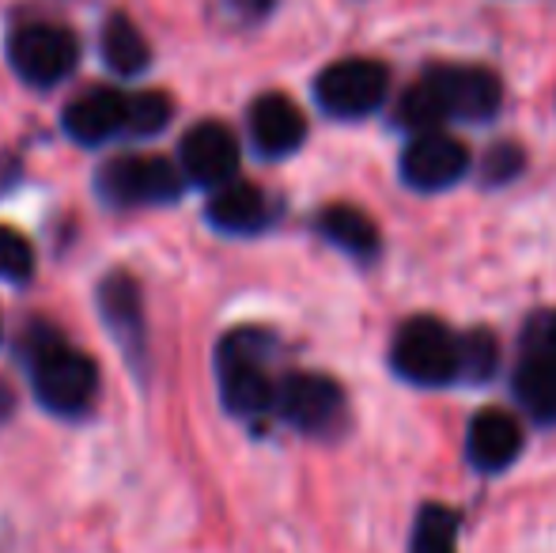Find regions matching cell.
Here are the masks:
<instances>
[{"label":"cell","mask_w":556,"mask_h":553,"mask_svg":"<svg viewBox=\"0 0 556 553\" xmlns=\"http://www.w3.org/2000/svg\"><path fill=\"white\" fill-rule=\"evenodd\" d=\"M420 80L440 103L446 122H492L504 103V84L481 65H432Z\"/></svg>","instance_id":"cell-4"},{"label":"cell","mask_w":556,"mask_h":553,"mask_svg":"<svg viewBox=\"0 0 556 553\" xmlns=\"http://www.w3.org/2000/svg\"><path fill=\"white\" fill-rule=\"evenodd\" d=\"M8 61L27 84L50 88V84H61L76 68L80 46L58 23H27L8 42Z\"/></svg>","instance_id":"cell-7"},{"label":"cell","mask_w":556,"mask_h":553,"mask_svg":"<svg viewBox=\"0 0 556 553\" xmlns=\"http://www.w3.org/2000/svg\"><path fill=\"white\" fill-rule=\"evenodd\" d=\"M175 106L163 91H137V96H125V129L137 137L160 134L170 122Z\"/></svg>","instance_id":"cell-21"},{"label":"cell","mask_w":556,"mask_h":553,"mask_svg":"<svg viewBox=\"0 0 556 553\" xmlns=\"http://www.w3.org/2000/svg\"><path fill=\"white\" fill-rule=\"evenodd\" d=\"M35 269V251L15 228L0 224V280H27Z\"/></svg>","instance_id":"cell-22"},{"label":"cell","mask_w":556,"mask_h":553,"mask_svg":"<svg viewBox=\"0 0 556 553\" xmlns=\"http://www.w3.org/2000/svg\"><path fill=\"white\" fill-rule=\"evenodd\" d=\"M273 410L295 425L300 432L323 436L341 425L344 417V391L330 376L315 372H292L273 387Z\"/></svg>","instance_id":"cell-8"},{"label":"cell","mask_w":556,"mask_h":553,"mask_svg":"<svg viewBox=\"0 0 556 553\" xmlns=\"http://www.w3.org/2000/svg\"><path fill=\"white\" fill-rule=\"evenodd\" d=\"M522 451V428L519 420L504 410H481L469 420L466 432V458L481 474H500L519 458Z\"/></svg>","instance_id":"cell-12"},{"label":"cell","mask_w":556,"mask_h":553,"mask_svg":"<svg viewBox=\"0 0 556 553\" xmlns=\"http://www.w3.org/2000/svg\"><path fill=\"white\" fill-rule=\"evenodd\" d=\"M515 399L530 417L556 425V356L534 353L515 372Z\"/></svg>","instance_id":"cell-15"},{"label":"cell","mask_w":556,"mask_h":553,"mask_svg":"<svg viewBox=\"0 0 556 553\" xmlns=\"http://www.w3.org/2000/svg\"><path fill=\"white\" fill-rule=\"evenodd\" d=\"M186 178L163 155H117L99 171V193L114 205H152V201H175Z\"/></svg>","instance_id":"cell-6"},{"label":"cell","mask_w":556,"mask_h":553,"mask_svg":"<svg viewBox=\"0 0 556 553\" xmlns=\"http://www.w3.org/2000/svg\"><path fill=\"white\" fill-rule=\"evenodd\" d=\"M99 300H103L106 323L122 334V341H137L140 338V292H137V285H132V277L114 274L99 288Z\"/></svg>","instance_id":"cell-18"},{"label":"cell","mask_w":556,"mask_h":553,"mask_svg":"<svg viewBox=\"0 0 556 553\" xmlns=\"http://www.w3.org/2000/svg\"><path fill=\"white\" fill-rule=\"evenodd\" d=\"M178 171L198 186H224L239 171V140L220 122H198L178 144Z\"/></svg>","instance_id":"cell-10"},{"label":"cell","mask_w":556,"mask_h":553,"mask_svg":"<svg viewBox=\"0 0 556 553\" xmlns=\"http://www.w3.org/2000/svg\"><path fill=\"white\" fill-rule=\"evenodd\" d=\"M250 137H254L257 152L280 160V155H292L307 140V118L288 96L269 91V96L254 99V106H250Z\"/></svg>","instance_id":"cell-11"},{"label":"cell","mask_w":556,"mask_h":553,"mask_svg":"<svg viewBox=\"0 0 556 553\" xmlns=\"http://www.w3.org/2000/svg\"><path fill=\"white\" fill-rule=\"evenodd\" d=\"M530 345H534V353L556 356V311L553 315H542L534 326H530Z\"/></svg>","instance_id":"cell-24"},{"label":"cell","mask_w":556,"mask_h":553,"mask_svg":"<svg viewBox=\"0 0 556 553\" xmlns=\"http://www.w3.org/2000/svg\"><path fill=\"white\" fill-rule=\"evenodd\" d=\"M103 58L106 65L114 68V73H140V68L148 65V58H152V50H148L144 35L137 30V23L125 20V15H111L103 27Z\"/></svg>","instance_id":"cell-17"},{"label":"cell","mask_w":556,"mask_h":553,"mask_svg":"<svg viewBox=\"0 0 556 553\" xmlns=\"http://www.w3.org/2000/svg\"><path fill=\"white\" fill-rule=\"evenodd\" d=\"M466 171H469L466 144L454 140L451 134H443V129L417 134L402 152V183L420 193L446 190V186L458 183Z\"/></svg>","instance_id":"cell-9"},{"label":"cell","mask_w":556,"mask_h":553,"mask_svg":"<svg viewBox=\"0 0 556 553\" xmlns=\"http://www.w3.org/2000/svg\"><path fill=\"white\" fill-rule=\"evenodd\" d=\"M208 221L231 236H250V231H262L269 224V201L254 183L231 178V183L216 186L213 201H208Z\"/></svg>","instance_id":"cell-14"},{"label":"cell","mask_w":556,"mask_h":553,"mask_svg":"<svg viewBox=\"0 0 556 553\" xmlns=\"http://www.w3.org/2000/svg\"><path fill=\"white\" fill-rule=\"evenodd\" d=\"M30 379L35 394L53 414H80L91 406L99 387V368L88 353L65 345L58 334L30 338Z\"/></svg>","instance_id":"cell-1"},{"label":"cell","mask_w":556,"mask_h":553,"mask_svg":"<svg viewBox=\"0 0 556 553\" xmlns=\"http://www.w3.org/2000/svg\"><path fill=\"white\" fill-rule=\"evenodd\" d=\"M500 364V345L492 338V330H469L458 338V379L469 384H489L496 376Z\"/></svg>","instance_id":"cell-20"},{"label":"cell","mask_w":556,"mask_h":553,"mask_svg":"<svg viewBox=\"0 0 556 553\" xmlns=\"http://www.w3.org/2000/svg\"><path fill=\"white\" fill-rule=\"evenodd\" d=\"M125 129V96L114 88H91L65 106V134L80 144H103Z\"/></svg>","instance_id":"cell-13"},{"label":"cell","mask_w":556,"mask_h":553,"mask_svg":"<svg viewBox=\"0 0 556 553\" xmlns=\"http://www.w3.org/2000/svg\"><path fill=\"white\" fill-rule=\"evenodd\" d=\"M318 228L323 236L337 243L341 251H349L352 259H371L379 251V228L371 224V216L359 213L352 205H330L318 216Z\"/></svg>","instance_id":"cell-16"},{"label":"cell","mask_w":556,"mask_h":553,"mask_svg":"<svg viewBox=\"0 0 556 553\" xmlns=\"http://www.w3.org/2000/svg\"><path fill=\"white\" fill-rule=\"evenodd\" d=\"M522 163H527V155H522L519 144H492L489 152L481 155L484 186H507L511 178L522 175Z\"/></svg>","instance_id":"cell-23"},{"label":"cell","mask_w":556,"mask_h":553,"mask_svg":"<svg viewBox=\"0 0 556 553\" xmlns=\"http://www.w3.org/2000/svg\"><path fill=\"white\" fill-rule=\"evenodd\" d=\"M216 376H220L224 406L239 417H262L273 410V379L265 372V334L235 330L224 338L216 356Z\"/></svg>","instance_id":"cell-2"},{"label":"cell","mask_w":556,"mask_h":553,"mask_svg":"<svg viewBox=\"0 0 556 553\" xmlns=\"http://www.w3.org/2000/svg\"><path fill=\"white\" fill-rule=\"evenodd\" d=\"M409 553H458V512L443 504H425L413 527Z\"/></svg>","instance_id":"cell-19"},{"label":"cell","mask_w":556,"mask_h":553,"mask_svg":"<svg viewBox=\"0 0 556 553\" xmlns=\"http://www.w3.org/2000/svg\"><path fill=\"white\" fill-rule=\"evenodd\" d=\"M390 364L402 379L417 387H443L458 379V338L440 323V318H409L394 334L390 345Z\"/></svg>","instance_id":"cell-3"},{"label":"cell","mask_w":556,"mask_h":553,"mask_svg":"<svg viewBox=\"0 0 556 553\" xmlns=\"http://www.w3.org/2000/svg\"><path fill=\"white\" fill-rule=\"evenodd\" d=\"M387 88H390V73L379 61L349 58V61H333V65L318 76L315 99L333 118H367V114L382 106Z\"/></svg>","instance_id":"cell-5"}]
</instances>
